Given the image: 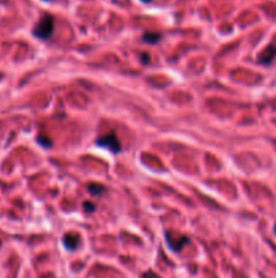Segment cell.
Masks as SVG:
<instances>
[{"label":"cell","instance_id":"6da1fadb","mask_svg":"<svg viewBox=\"0 0 276 278\" xmlns=\"http://www.w3.org/2000/svg\"><path fill=\"white\" fill-rule=\"evenodd\" d=\"M54 32V18L49 14H45L38 23L36 24V28L33 29V34L40 38V40H47L49 37Z\"/></svg>","mask_w":276,"mask_h":278},{"label":"cell","instance_id":"7a4b0ae2","mask_svg":"<svg viewBox=\"0 0 276 278\" xmlns=\"http://www.w3.org/2000/svg\"><path fill=\"white\" fill-rule=\"evenodd\" d=\"M96 145L98 147L106 148L108 151H111L113 154H119L121 149H122V144L119 141L118 136L115 135L114 132H110L104 136H100L98 140H96Z\"/></svg>","mask_w":276,"mask_h":278},{"label":"cell","instance_id":"3957f363","mask_svg":"<svg viewBox=\"0 0 276 278\" xmlns=\"http://www.w3.org/2000/svg\"><path fill=\"white\" fill-rule=\"evenodd\" d=\"M165 240L168 247H170L172 251H175V252L182 251L189 243V239L187 238V236H184V235H176L174 234V232H167Z\"/></svg>","mask_w":276,"mask_h":278},{"label":"cell","instance_id":"277c9868","mask_svg":"<svg viewBox=\"0 0 276 278\" xmlns=\"http://www.w3.org/2000/svg\"><path fill=\"white\" fill-rule=\"evenodd\" d=\"M276 57V45H269L268 48L264 49L261 55L259 56V63L264 64V65H269L272 63V60Z\"/></svg>","mask_w":276,"mask_h":278},{"label":"cell","instance_id":"5b68a950","mask_svg":"<svg viewBox=\"0 0 276 278\" xmlns=\"http://www.w3.org/2000/svg\"><path fill=\"white\" fill-rule=\"evenodd\" d=\"M63 243H64V246H65V248H67V250H69V251L76 250V248L80 246L79 235L67 234L65 235V238H64Z\"/></svg>","mask_w":276,"mask_h":278},{"label":"cell","instance_id":"8992f818","mask_svg":"<svg viewBox=\"0 0 276 278\" xmlns=\"http://www.w3.org/2000/svg\"><path fill=\"white\" fill-rule=\"evenodd\" d=\"M142 40L145 41V42H148V44H157L158 41L161 40V34H158V33H153V32H146V33H144Z\"/></svg>","mask_w":276,"mask_h":278},{"label":"cell","instance_id":"52a82bcc","mask_svg":"<svg viewBox=\"0 0 276 278\" xmlns=\"http://www.w3.org/2000/svg\"><path fill=\"white\" fill-rule=\"evenodd\" d=\"M88 190H90V193H91L92 195L100 197V195L106 191V187L102 186V185H99V183H91V185H88Z\"/></svg>","mask_w":276,"mask_h":278},{"label":"cell","instance_id":"ba28073f","mask_svg":"<svg viewBox=\"0 0 276 278\" xmlns=\"http://www.w3.org/2000/svg\"><path fill=\"white\" fill-rule=\"evenodd\" d=\"M83 209L87 212V213H92V212H95L96 207H95L92 203H90V201H86V203L83 204Z\"/></svg>","mask_w":276,"mask_h":278},{"label":"cell","instance_id":"9c48e42d","mask_svg":"<svg viewBox=\"0 0 276 278\" xmlns=\"http://www.w3.org/2000/svg\"><path fill=\"white\" fill-rule=\"evenodd\" d=\"M38 143H40L41 145H44L45 148L51 147V140H49L47 137H38Z\"/></svg>","mask_w":276,"mask_h":278},{"label":"cell","instance_id":"30bf717a","mask_svg":"<svg viewBox=\"0 0 276 278\" xmlns=\"http://www.w3.org/2000/svg\"><path fill=\"white\" fill-rule=\"evenodd\" d=\"M141 2H142V3H146V4H148V3H150V2H152V0H141Z\"/></svg>","mask_w":276,"mask_h":278},{"label":"cell","instance_id":"8fae6325","mask_svg":"<svg viewBox=\"0 0 276 278\" xmlns=\"http://www.w3.org/2000/svg\"><path fill=\"white\" fill-rule=\"evenodd\" d=\"M44 2H50V0H44Z\"/></svg>","mask_w":276,"mask_h":278}]
</instances>
